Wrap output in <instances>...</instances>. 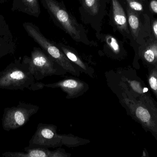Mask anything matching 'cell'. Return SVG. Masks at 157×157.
<instances>
[{
  "label": "cell",
  "mask_w": 157,
  "mask_h": 157,
  "mask_svg": "<svg viewBox=\"0 0 157 157\" xmlns=\"http://www.w3.org/2000/svg\"><path fill=\"white\" fill-rule=\"evenodd\" d=\"M117 89L114 91L122 105L135 120L142 124L157 138V105L151 96H135L119 80Z\"/></svg>",
  "instance_id": "6da1fadb"
},
{
  "label": "cell",
  "mask_w": 157,
  "mask_h": 157,
  "mask_svg": "<svg viewBox=\"0 0 157 157\" xmlns=\"http://www.w3.org/2000/svg\"><path fill=\"white\" fill-rule=\"evenodd\" d=\"M57 126L52 124L40 123L36 130L29 142L30 147L57 148L65 146L75 147L81 145V138L69 134H59Z\"/></svg>",
  "instance_id": "7a4b0ae2"
},
{
  "label": "cell",
  "mask_w": 157,
  "mask_h": 157,
  "mask_svg": "<svg viewBox=\"0 0 157 157\" xmlns=\"http://www.w3.org/2000/svg\"><path fill=\"white\" fill-rule=\"evenodd\" d=\"M35 80L23 59H15L0 72V89H28Z\"/></svg>",
  "instance_id": "3957f363"
},
{
  "label": "cell",
  "mask_w": 157,
  "mask_h": 157,
  "mask_svg": "<svg viewBox=\"0 0 157 157\" xmlns=\"http://www.w3.org/2000/svg\"><path fill=\"white\" fill-rule=\"evenodd\" d=\"M23 26L29 36L67 73L73 76H80L81 73L79 68L68 59L59 48L44 37L36 26L30 22H25Z\"/></svg>",
  "instance_id": "277c9868"
},
{
  "label": "cell",
  "mask_w": 157,
  "mask_h": 157,
  "mask_svg": "<svg viewBox=\"0 0 157 157\" xmlns=\"http://www.w3.org/2000/svg\"><path fill=\"white\" fill-rule=\"evenodd\" d=\"M23 59L37 81L52 76H64L68 73L40 48H34L30 57L25 55Z\"/></svg>",
  "instance_id": "5b68a950"
},
{
  "label": "cell",
  "mask_w": 157,
  "mask_h": 157,
  "mask_svg": "<svg viewBox=\"0 0 157 157\" xmlns=\"http://www.w3.org/2000/svg\"><path fill=\"white\" fill-rule=\"evenodd\" d=\"M39 109V107L37 105L24 101H20L17 106L6 108L2 118L3 129L9 131L22 127Z\"/></svg>",
  "instance_id": "8992f818"
},
{
  "label": "cell",
  "mask_w": 157,
  "mask_h": 157,
  "mask_svg": "<svg viewBox=\"0 0 157 157\" xmlns=\"http://www.w3.org/2000/svg\"><path fill=\"white\" fill-rule=\"evenodd\" d=\"M43 6L63 29L76 41L82 38L80 27L75 19L56 0H41Z\"/></svg>",
  "instance_id": "52a82bcc"
},
{
  "label": "cell",
  "mask_w": 157,
  "mask_h": 157,
  "mask_svg": "<svg viewBox=\"0 0 157 157\" xmlns=\"http://www.w3.org/2000/svg\"><path fill=\"white\" fill-rule=\"evenodd\" d=\"M44 87L60 88L66 94V98L73 99L83 96L89 89L87 83L76 77H69L56 83L44 84Z\"/></svg>",
  "instance_id": "ba28073f"
},
{
  "label": "cell",
  "mask_w": 157,
  "mask_h": 157,
  "mask_svg": "<svg viewBox=\"0 0 157 157\" xmlns=\"http://www.w3.org/2000/svg\"><path fill=\"white\" fill-rule=\"evenodd\" d=\"M26 153L7 152L3 153L2 155L6 157H71V154L67 153L65 149L59 147L51 151L48 148L42 147H30L28 146L24 149Z\"/></svg>",
  "instance_id": "9c48e42d"
},
{
  "label": "cell",
  "mask_w": 157,
  "mask_h": 157,
  "mask_svg": "<svg viewBox=\"0 0 157 157\" xmlns=\"http://www.w3.org/2000/svg\"><path fill=\"white\" fill-rule=\"evenodd\" d=\"M12 4L13 12H21L36 18L40 14L38 0H13Z\"/></svg>",
  "instance_id": "30bf717a"
},
{
  "label": "cell",
  "mask_w": 157,
  "mask_h": 157,
  "mask_svg": "<svg viewBox=\"0 0 157 157\" xmlns=\"http://www.w3.org/2000/svg\"><path fill=\"white\" fill-rule=\"evenodd\" d=\"M59 47L68 59L79 68L81 73H84L92 78L94 77L95 76L94 69L85 62L75 52L64 45H59Z\"/></svg>",
  "instance_id": "8fae6325"
},
{
  "label": "cell",
  "mask_w": 157,
  "mask_h": 157,
  "mask_svg": "<svg viewBox=\"0 0 157 157\" xmlns=\"http://www.w3.org/2000/svg\"><path fill=\"white\" fill-rule=\"evenodd\" d=\"M120 76L119 80L123 83L127 89L135 96H149L148 88L146 87L144 83L139 80L132 79L127 77L125 75L119 73Z\"/></svg>",
  "instance_id": "7c38bea8"
},
{
  "label": "cell",
  "mask_w": 157,
  "mask_h": 157,
  "mask_svg": "<svg viewBox=\"0 0 157 157\" xmlns=\"http://www.w3.org/2000/svg\"><path fill=\"white\" fill-rule=\"evenodd\" d=\"M112 1L113 20L115 25L120 30L127 31V18L123 8L118 0H112Z\"/></svg>",
  "instance_id": "4fadbf2b"
},
{
  "label": "cell",
  "mask_w": 157,
  "mask_h": 157,
  "mask_svg": "<svg viewBox=\"0 0 157 157\" xmlns=\"http://www.w3.org/2000/svg\"><path fill=\"white\" fill-rule=\"evenodd\" d=\"M16 48V45L13 38L0 37V59L9 54H13Z\"/></svg>",
  "instance_id": "5bb4252c"
},
{
  "label": "cell",
  "mask_w": 157,
  "mask_h": 157,
  "mask_svg": "<svg viewBox=\"0 0 157 157\" xmlns=\"http://www.w3.org/2000/svg\"><path fill=\"white\" fill-rule=\"evenodd\" d=\"M142 56L149 67L157 64V41L148 45L144 50Z\"/></svg>",
  "instance_id": "9a60e30c"
},
{
  "label": "cell",
  "mask_w": 157,
  "mask_h": 157,
  "mask_svg": "<svg viewBox=\"0 0 157 157\" xmlns=\"http://www.w3.org/2000/svg\"><path fill=\"white\" fill-rule=\"evenodd\" d=\"M127 13L128 23L132 30V34L134 37H137L140 28L139 17L131 8L127 9Z\"/></svg>",
  "instance_id": "2e32d148"
},
{
  "label": "cell",
  "mask_w": 157,
  "mask_h": 157,
  "mask_svg": "<svg viewBox=\"0 0 157 157\" xmlns=\"http://www.w3.org/2000/svg\"><path fill=\"white\" fill-rule=\"evenodd\" d=\"M148 72V85L157 99V64L150 66Z\"/></svg>",
  "instance_id": "e0dca14e"
},
{
  "label": "cell",
  "mask_w": 157,
  "mask_h": 157,
  "mask_svg": "<svg viewBox=\"0 0 157 157\" xmlns=\"http://www.w3.org/2000/svg\"><path fill=\"white\" fill-rule=\"evenodd\" d=\"M0 37L13 38L9 26L4 17L0 14Z\"/></svg>",
  "instance_id": "ac0fdd59"
},
{
  "label": "cell",
  "mask_w": 157,
  "mask_h": 157,
  "mask_svg": "<svg viewBox=\"0 0 157 157\" xmlns=\"http://www.w3.org/2000/svg\"><path fill=\"white\" fill-rule=\"evenodd\" d=\"M84 4L90 14L96 15L98 12L99 0H84Z\"/></svg>",
  "instance_id": "d6986e66"
},
{
  "label": "cell",
  "mask_w": 157,
  "mask_h": 157,
  "mask_svg": "<svg viewBox=\"0 0 157 157\" xmlns=\"http://www.w3.org/2000/svg\"><path fill=\"white\" fill-rule=\"evenodd\" d=\"M129 7L134 11L142 12L144 10V7L142 4L136 0H126Z\"/></svg>",
  "instance_id": "ffe728a7"
},
{
  "label": "cell",
  "mask_w": 157,
  "mask_h": 157,
  "mask_svg": "<svg viewBox=\"0 0 157 157\" xmlns=\"http://www.w3.org/2000/svg\"><path fill=\"white\" fill-rule=\"evenodd\" d=\"M107 41L113 52L116 54L119 53L120 51V46L116 40L112 37H110L109 39L108 38Z\"/></svg>",
  "instance_id": "44dd1931"
},
{
  "label": "cell",
  "mask_w": 157,
  "mask_h": 157,
  "mask_svg": "<svg viewBox=\"0 0 157 157\" xmlns=\"http://www.w3.org/2000/svg\"><path fill=\"white\" fill-rule=\"evenodd\" d=\"M44 88V83L34 82L30 85L28 89L30 90H32V91H36V90L42 89Z\"/></svg>",
  "instance_id": "7402d4cb"
},
{
  "label": "cell",
  "mask_w": 157,
  "mask_h": 157,
  "mask_svg": "<svg viewBox=\"0 0 157 157\" xmlns=\"http://www.w3.org/2000/svg\"><path fill=\"white\" fill-rule=\"evenodd\" d=\"M150 6L151 10L154 13L157 14V1L152 0L150 3Z\"/></svg>",
  "instance_id": "603a6c76"
},
{
  "label": "cell",
  "mask_w": 157,
  "mask_h": 157,
  "mask_svg": "<svg viewBox=\"0 0 157 157\" xmlns=\"http://www.w3.org/2000/svg\"><path fill=\"white\" fill-rule=\"evenodd\" d=\"M153 30L154 35L157 39V20L155 21L153 24Z\"/></svg>",
  "instance_id": "cb8c5ba5"
},
{
  "label": "cell",
  "mask_w": 157,
  "mask_h": 157,
  "mask_svg": "<svg viewBox=\"0 0 157 157\" xmlns=\"http://www.w3.org/2000/svg\"><path fill=\"white\" fill-rule=\"evenodd\" d=\"M7 1H8V0H0V3H2L7 2Z\"/></svg>",
  "instance_id": "d4e9b609"
}]
</instances>
